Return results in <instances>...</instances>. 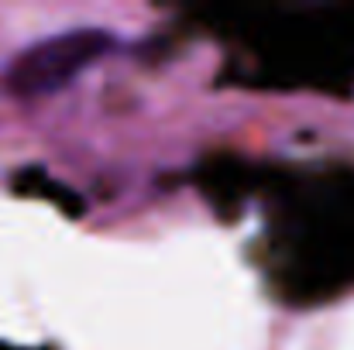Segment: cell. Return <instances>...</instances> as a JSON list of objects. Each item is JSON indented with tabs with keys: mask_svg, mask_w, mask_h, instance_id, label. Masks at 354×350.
<instances>
[{
	"mask_svg": "<svg viewBox=\"0 0 354 350\" xmlns=\"http://www.w3.org/2000/svg\"><path fill=\"white\" fill-rule=\"evenodd\" d=\"M114 48V35L97 24L66 28L24 48L7 66V90L17 97H52L80 79L90 66L107 59Z\"/></svg>",
	"mask_w": 354,
	"mask_h": 350,
	"instance_id": "cell-1",
	"label": "cell"
}]
</instances>
